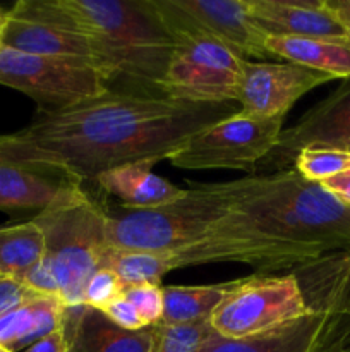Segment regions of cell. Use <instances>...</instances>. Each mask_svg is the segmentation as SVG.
Segmentation results:
<instances>
[{
  "label": "cell",
  "mask_w": 350,
  "mask_h": 352,
  "mask_svg": "<svg viewBox=\"0 0 350 352\" xmlns=\"http://www.w3.org/2000/svg\"><path fill=\"white\" fill-rule=\"evenodd\" d=\"M333 76L292 62L244 60L239 105L244 112L257 117H283L305 93Z\"/></svg>",
  "instance_id": "4fadbf2b"
},
{
  "label": "cell",
  "mask_w": 350,
  "mask_h": 352,
  "mask_svg": "<svg viewBox=\"0 0 350 352\" xmlns=\"http://www.w3.org/2000/svg\"><path fill=\"white\" fill-rule=\"evenodd\" d=\"M239 110V102L191 103L110 88L67 109L40 110L24 129L0 134V158L84 186L122 165L168 160Z\"/></svg>",
  "instance_id": "6da1fadb"
},
{
  "label": "cell",
  "mask_w": 350,
  "mask_h": 352,
  "mask_svg": "<svg viewBox=\"0 0 350 352\" xmlns=\"http://www.w3.org/2000/svg\"><path fill=\"white\" fill-rule=\"evenodd\" d=\"M266 48L275 58L326 72L335 79H350V45L319 38L268 36Z\"/></svg>",
  "instance_id": "ffe728a7"
},
{
  "label": "cell",
  "mask_w": 350,
  "mask_h": 352,
  "mask_svg": "<svg viewBox=\"0 0 350 352\" xmlns=\"http://www.w3.org/2000/svg\"><path fill=\"white\" fill-rule=\"evenodd\" d=\"M174 41V54L160 85L161 96L191 103L239 102L246 58L208 36L185 34Z\"/></svg>",
  "instance_id": "ba28073f"
},
{
  "label": "cell",
  "mask_w": 350,
  "mask_h": 352,
  "mask_svg": "<svg viewBox=\"0 0 350 352\" xmlns=\"http://www.w3.org/2000/svg\"><path fill=\"white\" fill-rule=\"evenodd\" d=\"M0 45L26 54L84 58L105 72L96 45L79 30L58 0H21L14 3L5 14Z\"/></svg>",
  "instance_id": "30bf717a"
},
{
  "label": "cell",
  "mask_w": 350,
  "mask_h": 352,
  "mask_svg": "<svg viewBox=\"0 0 350 352\" xmlns=\"http://www.w3.org/2000/svg\"><path fill=\"white\" fill-rule=\"evenodd\" d=\"M281 131L283 117H257L240 109L192 136L168 162L185 170L230 168L253 175L278 143Z\"/></svg>",
  "instance_id": "52a82bcc"
},
{
  "label": "cell",
  "mask_w": 350,
  "mask_h": 352,
  "mask_svg": "<svg viewBox=\"0 0 350 352\" xmlns=\"http://www.w3.org/2000/svg\"><path fill=\"white\" fill-rule=\"evenodd\" d=\"M172 38L199 34L220 41L242 58H275L268 34L253 19L247 0H151Z\"/></svg>",
  "instance_id": "9c48e42d"
},
{
  "label": "cell",
  "mask_w": 350,
  "mask_h": 352,
  "mask_svg": "<svg viewBox=\"0 0 350 352\" xmlns=\"http://www.w3.org/2000/svg\"><path fill=\"white\" fill-rule=\"evenodd\" d=\"M326 3H328L329 9L335 12V16L338 17L340 23L345 28L350 45V0H326Z\"/></svg>",
  "instance_id": "4dcf8cb0"
},
{
  "label": "cell",
  "mask_w": 350,
  "mask_h": 352,
  "mask_svg": "<svg viewBox=\"0 0 350 352\" xmlns=\"http://www.w3.org/2000/svg\"><path fill=\"white\" fill-rule=\"evenodd\" d=\"M297 278L257 274L239 278L209 316L211 330L225 339H247L309 315Z\"/></svg>",
  "instance_id": "8992f818"
},
{
  "label": "cell",
  "mask_w": 350,
  "mask_h": 352,
  "mask_svg": "<svg viewBox=\"0 0 350 352\" xmlns=\"http://www.w3.org/2000/svg\"><path fill=\"white\" fill-rule=\"evenodd\" d=\"M253 19L268 36H301L349 43L326 0H247Z\"/></svg>",
  "instance_id": "5bb4252c"
},
{
  "label": "cell",
  "mask_w": 350,
  "mask_h": 352,
  "mask_svg": "<svg viewBox=\"0 0 350 352\" xmlns=\"http://www.w3.org/2000/svg\"><path fill=\"white\" fill-rule=\"evenodd\" d=\"M45 236V263L50 267L65 306H82L89 275L100 268L106 243V208L84 186L67 182L60 195L34 217Z\"/></svg>",
  "instance_id": "277c9868"
},
{
  "label": "cell",
  "mask_w": 350,
  "mask_h": 352,
  "mask_svg": "<svg viewBox=\"0 0 350 352\" xmlns=\"http://www.w3.org/2000/svg\"><path fill=\"white\" fill-rule=\"evenodd\" d=\"M65 305L57 298L38 296L0 315V347L16 352L60 329Z\"/></svg>",
  "instance_id": "ac0fdd59"
},
{
  "label": "cell",
  "mask_w": 350,
  "mask_h": 352,
  "mask_svg": "<svg viewBox=\"0 0 350 352\" xmlns=\"http://www.w3.org/2000/svg\"><path fill=\"white\" fill-rule=\"evenodd\" d=\"M205 186L223 208L247 215L275 236L323 256L350 250V205L295 168Z\"/></svg>",
  "instance_id": "7a4b0ae2"
},
{
  "label": "cell",
  "mask_w": 350,
  "mask_h": 352,
  "mask_svg": "<svg viewBox=\"0 0 350 352\" xmlns=\"http://www.w3.org/2000/svg\"><path fill=\"white\" fill-rule=\"evenodd\" d=\"M0 85L24 93L48 112L105 95L110 79L84 58L26 54L0 45Z\"/></svg>",
  "instance_id": "5b68a950"
},
{
  "label": "cell",
  "mask_w": 350,
  "mask_h": 352,
  "mask_svg": "<svg viewBox=\"0 0 350 352\" xmlns=\"http://www.w3.org/2000/svg\"><path fill=\"white\" fill-rule=\"evenodd\" d=\"M156 344L151 352H199L213 332L209 320L189 325H154Z\"/></svg>",
  "instance_id": "cb8c5ba5"
},
{
  "label": "cell",
  "mask_w": 350,
  "mask_h": 352,
  "mask_svg": "<svg viewBox=\"0 0 350 352\" xmlns=\"http://www.w3.org/2000/svg\"><path fill=\"white\" fill-rule=\"evenodd\" d=\"M24 352H67V340H65L62 327L31 344L27 349H24Z\"/></svg>",
  "instance_id": "f1b7e54d"
},
{
  "label": "cell",
  "mask_w": 350,
  "mask_h": 352,
  "mask_svg": "<svg viewBox=\"0 0 350 352\" xmlns=\"http://www.w3.org/2000/svg\"><path fill=\"white\" fill-rule=\"evenodd\" d=\"M124 285L110 268L100 267L89 275L82 291V306L102 311L105 306L122 296Z\"/></svg>",
  "instance_id": "d4e9b609"
},
{
  "label": "cell",
  "mask_w": 350,
  "mask_h": 352,
  "mask_svg": "<svg viewBox=\"0 0 350 352\" xmlns=\"http://www.w3.org/2000/svg\"><path fill=\"white\" fill-rule=\"evenodd\" d=\"M62 330L67 352H151L156 344V327L124 330L89 306H65Z\"/></svg>",
  "instance_id": "9a60e30c"
},
{
  "label": "cell",
  "mask_w": 350,
  "mask_h": 352,
  "mask_svg": "<svg viewBox=\"0 0 350 352\" xmlns=\"http://www.w3.org/2000/svg\"><path fill=\"white\" fill-rule=\"evenodd\" d=\"M5 14L7 10H0V43H2V34H3V26H5Z\"/></svg>",
  "instance_id": "1f68e13d"
},
{
  "label": "cell",
  "mask_w": 350,
  "mask_h": 352,
  "mask_svg": "<svg viewBox=\"0 0 350 352\" xmlns=\"http://www.w3.org/2000/svg\"><path fill=\"white\" fill-rule=\"evenodd\" d=\"M319 146L350 153V79H345L328 98L305 112L294 126L281 131L278 143L254 174L287 170L304 148Z\"/></svg>",
  "instance_id": "8fae6325"
},
{
  "label": "cell",
  "mask_w": 350,
  "mask_h": 352,
  "mask_svg": "<svg viewBox=\"0 0 350 352\" xmlns=\"http://www.w3.org/2000/svg\"><path fill=\"white\" fill-rule=\"evenodd\" d=\"M98 48L108 79L124 78L143 95H160L175 41L151 0H58Z\"/></svg>",
  "instance_id": "3957f363"
},
{
  "label": "cell",
  "mask_w": 350,
  "mask_h": 352,
  "mask_svg": "<svg viewBox=\"0 0 350 352\" xmlns=\"http://www.w3.org/2000/svg\"><path fill=\"white\" fill-rule=\"evenodd\" d=\"M45 236L34 220L0 227V275L24 280L43 260Z\"/></svg>",
  "instance_id": "7402d4cb"
},
{
  "label": "cell",
  "mask_w": 350,
  "mask_h": 352,
  "mask_svg": "<svg viewBox=\"0 0 350 352\" xmlns=\"http://www.w3.org/2000/svg\"><path fill=\"white\" fill-rule=\"evenodd\" d=\"M323 186L329 192H333L336 198H340L343 203L350 205V170L343 172V174L336 175L333 179H328V181L323 182Z\"/></svg>",
  "instance_id": "f546056e"
},
{
  "label": "cell",
  "mask_w": 350,
  "mask_h": 352,
  "mask_svg": "<svg viewBox=\"0 0 350 352\" xmlns=\"http://www.w3.org/2000/svg\"><path fill=\"white\" fill-rule=\"evenodd\" d=\"M292 168L307 181L323 184L328 179L350 170V153L333 148H304L295 157Z\"/></svg>",
  "instance_id": "603a6c76"
},
{
  "label": "cell",
  "mask_w": 350,
  "mask_h": 352,
  "mask_svg": "<svg viewBox=\"0 0 350 352\" xmlns=\"http://www.w3.org/2000/svg\"><path fill=\"white\" fill-rule=\"evenodd\" d=\"M38 296L40 294L34 292L24 280L0 275V315L17 308L30 299L38 298Z\"/></svg>",
  "instance_id": "4316f807"
},
{
  "label": "cell",
  "mask_w": 350,
  "mask_h": 352,
  "mask_svg": "<svg viewBox=\"0 0 350 352\" xmlns=\"http://www.w3.org/2000/svg\"><path fill=\"white\" fill-rule=\"evenodd\" d=\"M311 313L350 316V250L292 268Z\"/></svg>",
  "instance_id": "2e32d148"
},
{
  "label": "cell",
  "mask_w": 350,
  "mask_h": 352,
  "mask_svg": "<svg viewBox=\"0 0 350 352\" xmlns=\"http://www.w3.org/2000/svg\"><path fill=\"white\" fill-rule=\"evenodd\" d=\"M199 352H350V316L309 313L247 339L211 332Z\"/></svg>",
  "instance_id": "7c38bea8"
},
{
  "label": "cell",
  "mask_w": 350,
  "mask_h": 352,
  "mask_svg": "<svg viewBox=\"0 0 350 352\" xmlns=\"http://www.w3.org/2000/svg\"><path fill=\"white\" fill-rule=\"evenodd\" d=\"M67 184L65 179L41 174L0 158V212H43Z\"/></svg>",
  "instance_id": "d6986e66"
},
{
  "label": "cell",
  "mask_w": 350,
  "mask_h": 352,
  "mask_svg": "<svg viewBox=\"0 0 350 352\" xmlns=\"http://www.w3.org/2000/svg\"><path fill=\"white\" fill-rule=\"evenodd\" d=\"M0 10H2V7H0Z\"/></svg>",
  "instance_id": "836d02e7"
},
{
  "label": "cell",
  "mask_w": 350,
  "mask_h": 352,
  "mask_svg": "<svg viewBox=\"0 0 350 352\" xmlns=\"http://www.w3.org/2000/svg\"><path fill=\"white\" fill-rule=\"evenodd\" d=\"M0 352H10V351H7V349H3V347H0Z\"/></svg>",
  "instance_id": "d6a6232c"
},
{
  "label": "cell",
  "mask_w": 350,
  "mask_h": 352,
  "mask_svg": "<svg viewBox=\"0 0 350 352\" xmlns=\"http://www.w3.org/2000/svg\"><path fill=\"white\" fill-rule=\"evenodd\" d=\"M117 327L124 330H143L146 329V325L141 320L139 313L134 308L132 302L126 298V296H119L115 301L110 302L108 306L102 309Z\"/></svg>",
  "instance_id": "83f0119b"
},
{
  "label": "cell",
  "mask_w": 350,
  "mask_h": 352,
  "mask_svg": "<svg viewBox=\"0 0 350 352\" xmlns=\"http://www.w3.org/2000/svg\"><path fill=\"white\" fill-rule=\"evenodd\" d=\"M124 296L134 305L146 327L160 325L163 318V285L137 284L124 287Z\"/></svg>",
  "instance_id": "484cf974"
},
{
  "label": "cell",
  "mask_w": 350,
  "mask_h": 352,
  "mask_svg": "<svg viewBox=\"0 0 350 352\" xmlns=\"http://www.w3.org/2000/svg\"><path fill=\"white\" fill-rule=\"evenodd\" d=\"M233 282L213 285H165L163 318L160 325H189L209 320L233 287Z\"/></svg>",
  "instance_id": "44dd1931"
},
{
  "label": "cell",
  "mask_w": 350,
  "mask_h": 352,
  "mask_svg": "<svg viewBox=\"0 0 350 352\" xmlns=\"http://www.w3.org/2000/svg\"><path fill=\"white\" fill-rule=\"evenodd\" d=\"M95 184L105 195L127 210H154L174 205L185 198L187 189H180L161 175H156L146 164H130L112 168L96 177Z\"/></svg>",
  "instance_id": "e0dca14e"
}]
</instances>
